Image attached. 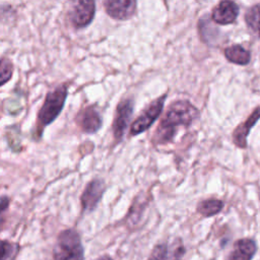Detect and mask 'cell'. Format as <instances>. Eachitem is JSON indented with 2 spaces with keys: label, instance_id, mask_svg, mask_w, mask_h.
I'll list each match as a JSON object with an SVG mask.
<instances>
[{
  "label": "cell",
  "instance_id": "7c38bea8",
  "mask_svg": "<svg viewBox=\"0 0 260 260\" xmlns=\"http://www.w3.org/2000/svg\"><path fill=\"white\" fill-rule=\"evenodd\" d=\"M256 243L252 239H240L234 244L229 260H252L256 254Z\"/></svg>",
  "mask_w": 260,
  "mask_h": 260
},
{
  "label": "cell",
  "instance_id": "4fadbf2b",
  "mask_svg": "<svg viewBox=\"0 0 260 260\" xmlns=\"http://www.w3.org/2000/svg\"><path fill=\"white\" fill-rule=\"evenodd\" d=\"M224 57L230 62L238 65H247L251 59L250 52L240 45H234L225 48Z\"/></svg>",
  "mask_w": 260,
  "mask_h": 260
},
{
  "label": "cell",
  "instance_id": "e0dca14e",
  "mask_svg": "<svg viewBox=\"0 0 260 260\" xmlns=\"http://www.w3.org/2000/svg\"><path fill=\"white\" fill-rule=\"evenodd\" d=\"M168 252V245L166 243H159L152 248L147 260H167Z\"/></svg>",
  "mask_w": 260,
  "mask_h": 260
},
{
  "label": "cell",
  "instance_id": "9c48e42d",
  "mask_svg": "<svg viewBox=\"0 0 260 260\" xmlns=\"http://www.w3.org/2000/svg\"><path fill=\"white\" fill-rule=\"evenodd\" d=\"M107 14L116 20L131 18L137 9V0H103Z\"/></svg>",
  "mask_w": 260,
  "mask_h": 260
},
{
  "label": "cell",
  "instance_id": "ffe728a7",
  "mask_svg": "<svg viewBox=\"0 0 260 260\" xmlns=\"http://www.w3.org/2000/svg\"><path fill=\"white\" fill-rule=\"evenodd\" d=\"M94 260H113L109 255H103L101 257H99L98 259H94Z\"/></svg>",
  "mask_w": 260,
  "mask_h": 260
},
{
  "label": "cell",
  "instance_id": "5b68a950",
  "mask_svg": "<svg viewBox=\"0 0 260 260\" xmlns=\"http://www.w3.org/2000/svg\"><path fill=\"white\" fill-rule=\"evenodd\" d=\"M95 14V0H71L68 18L75 28L89 25Z\"/></svg>",
  "mask_w": 260,
  "mask_h": 260
},
{
  "label": "cell",
  "instance_id": "2e32d148",
  "mask_svg": "<svg viewBox=\"0 0 260 260\" xmlns=\"http://www.w3.org/2000/svg\"><path fill=\"white\" fill-rule=\"evenodd\" d=\"M19 250H20V246L18 243L3 240L1 242V251H2L1 260H15Z\"/></svg>",
  "mask_w": 260,
  "mask_h": 260
},
{
  "label": "cell",
  "instance_id": "30bf717a",
  "mask_svg": "<svg viewBox=\"0 0 260 260\" xmlns=\"http://www.w3.org/2000/svg\"><path fill=\"white\" fill-rule=\"evenodd\" d=\"M239 15V6L232 0H221L212 10L211 18L218 24L233 23Z\"/></svg>",
  "mask_w": 260,
  "mask_h": 260
},
{
  "label": "cell",
  "instance_id": "5bb4252c",
  "mask_svg": "<svg viewBox=\"0 0 260 260\" xmlns=\"http://www.w3.org/2000/svg\"><path fill=\"white\" fill-rule=\"evenodd\" d=\"M223 208V202L216 198H207L201 200L196 207V210L203 217L213 216L221 211Z\"/></svg>",
  "mask_w": 260,
  "mask_h": 260
},
{
  "label": "cell",
  "instance_id": "d6986e66",
  "mask_svg": "<svg viewBox=\"0 0 260 260\" xmlns=\"http://www.w3.org/2000/svg\"><path fill=\"white\" fill-rule=\"evenodd\" d=\"M9 201H10L9 198L6 195H2L1 196V203H0V205H1V213H4L5 210L8 208Z\"/></svg>",
  "mask_w": 260,
  "mask_h": 260
},
{
  "label": "cell",
  "instance_id": "52a82bcc",
  "mask_svg": "<svg viewBox=\"0 0 260 260\" xmlns=\"http://www.w3.org/2000/svg\"><path fill=\"white\" fill-rule=\"evenodd\" d=\"M133 114V103L130 99L122 100L116 109V114L113 122V134L116 142H120L124 136L130 119Z\"/></svg>",
  "mask_w": 260,
  "mask_h": 260
},
{
  "label": "cell",
  "instance_id": "ba28073f",
  "mask_svg": "<svg viewBox=\"0 0 260 260\" xmlns=\"http://www.w3.org/2000/svg\"><path fill=\"white\" fill-rule=\"evenodd\" d=\"M75 122L81 131L87 134L98 132L103 125L102 115L94 106H87L81 109L75 117Z\"/></svg>",
  "mask_w": 260,
  "mask_h": 260
},
{
  "label": "cell",
  "instance_id": "9a60e30c",
  "mask_svg": "<svg viewBox=\"0 0 260 260\" xmlns=\"http://www.w3.org/2000/svg\"><path fill=\"white\" fill-rule=\"evenodd\" d=\"M245 20L250 29L260 39V4L249 8L245 14Z\"/></svg>",
  "mask_w": 260,
  "mask_h": 260
},
{
  "label": "cell",
  "instance_id": "277c9868",
  "mask_svg": "<svg viewBox=\"0 0 260 260\" xmlns=\"http://www.w3.org/2000/svg\"><path fill=\"white\" fill-rule=\"evenodd\" d=\"M167 94L160 95L159 98L150 102L140 113V115L132 122L130 128V134L132 136L141 134L145 130L149 129L154 121L159 117L162 112Z\"/></svg>",
  "mask_w": 260,
  "mask_h": 260
},
{
  "label": "cell",
  "instance_id": "8992f818",
  "mask_svg": "<svg viewBox=\"0 0 260 260\" xmlns=\"http://www.w3.org/2000/svg\"><path fill=\"white\" fill-rule=\"evenodd\" d=\"M105 191H106V184L104 180L95 178L89 181L86 184L80 196V203H81L82 210L86 212H92L99 205Z\"/></svg>",
  "mask_w": 260,
  "mask_h": 260
},
{
  "label": "cell",
  "instance_id": "7a4b0ae2",
  "mask_svg": "<svg viewBox=\"0 0 260 260\" xmlns=\"http://www.w3.org/2000/svg\"><path fill=\"white\" fill-rule=\"evenodd\" d=\"M53 260H84V250L79 233L66 229L59 233L53 248Z\"/></svg>",
  "mask_w": 260,
  "mask_h": 260
},
{
  "label": "cell",
  "instance_id": "ac0fdd59",
  "mask_svg": "<svg viewBox=\"0 0 260 260\" xmlns=\"http://www.w3.org/2000/svg\"><path fill=\"white\" fill-rule=\"evenodd\" d=\"M1 82L0 85H4L8 80H10L12 73H13V66L12 63L10 62V60L6 59V58H2L1 59Z\"/></svg>",
  "mask_w": 260,
  "mask_h": 260
},
{
  "label": "cell",
  "instance_id": "3957f363",
  "mask_svg": "<svg viewBox=\"0 0 260 260\" xmlns=\"http://www.w3.org/2000/svg\"><path fill=\"white\" fill-rule=\"evenodd\" d=\"M67 94L68 90L65 84H61L47 93L45 102L38 114L37 126L39 128V135H41L43 129L46 126L55 121L56 118L60 115L65 105Z\"/></svg>",
  "mask_w": 260,
  "mask_h": 260
},
{
  "label": "cell",
  "instance_id": "6da1fadb",
  "mask_svg": "<svg viewBox=\"0 0 260 260\" xmlns=\"http://www.w3.org/2000/svg\"><path fill=\"white\" fill-rule=\"evenodd\" d=\"M199 118V111L189 101L174 102L164 114L153 136V143L166 144L173 141L179 126H190Z\"/></svg>",
  "mask_w": 260,
  "mask_h": 260
},
{
  "label": "cell",
  "instance_id": "8fae6325",
  "mask_svg": "<svg viewBox=\"0 0 260 260\" xmlns=\"http://www.w3.org/2000/svg\"><path fill=\"white\" fill-rule=\"evenodd\" d=\"M260 119V107L256 108L251 115L248 117V119L241 123L233 132V141L234 143L240 147V148H246L247 147V137L253 128V126L258 122Z\"/></svg>",
  "mask_w": 260,
  "mask_h": 260
}]
</instances>
